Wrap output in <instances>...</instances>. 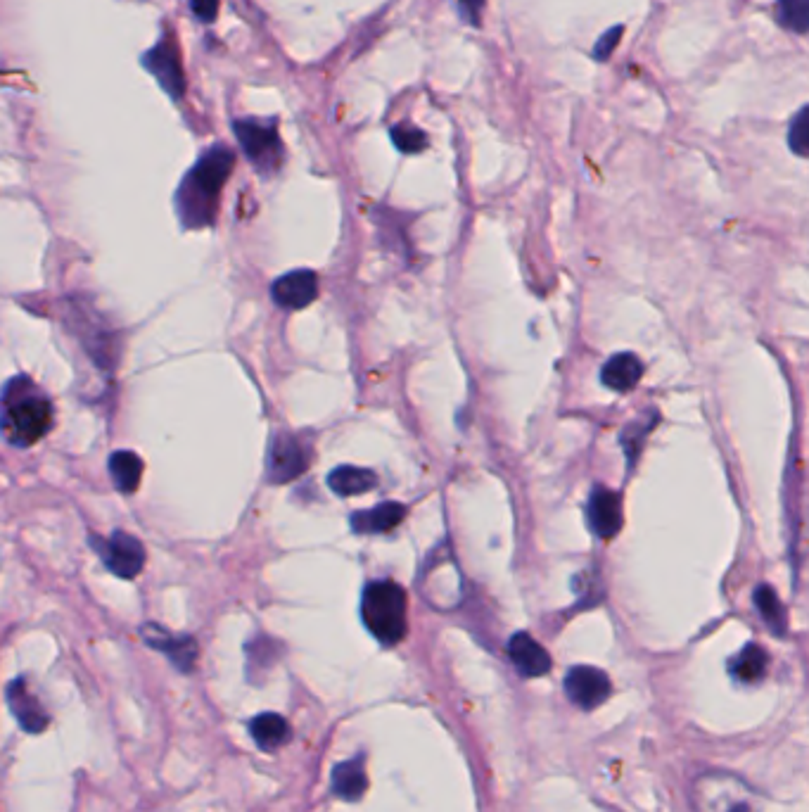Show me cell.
<instances>
[{"label": "cell", "instance_id": "obj_1", "mask_svg": "<svg viewBox=\"0 0 809 812\" xmlns=\"http://www.w3.org/2000/svg\"><path fill=\"white\" fill-rule=\"evenodd\" d=\"M233 164L235 155L226 145H214L195 162V167L188 171L186 179L178 186L174 198L176 212L183 226L205 228L214 224L221 190H224L228 176H231Z\"/></svg>", "mask_w": 809, "mask_h": 812}, {"label": "cell", "instance_id": "obj_2", "mask_svg": "<svg viewBox=\"0 0 809 812\" xmlns=\"http://www.w3.org/2000/svg\"><path fill=\"white\" fill-rule=\"evenodd\" d=\"M50 397L29 376H17L0 392V435L12 447H31L53 428Z\"/></svg>", "mask_w": 809, "mask_h": 812}, {"label": "cell", "instance_id": "obj_3", "mask_svg": "<svg viewBox=\"0 0 809 812\" xmlns=\"http://www.w3.org/2000/svg\"><path fill=\"white\" fill-rule=\"evenodd\" d=\"M361 618L380 644L394 646L406 634V594L397 582L378 580L363 589Z\"/></svg>", "mask_w": 809, "mask_h": 812}, {"label": "cell", "instance_id": "obj_4", "mask_svg": "<svg viewBox=\"0 0 809 812\" xmlns=\"http://www.w3.org/2000/svg\"><path fill=\"white\" fill-rule=\"evenodd\" d=\"M233 131L247 160L254 164V169L264 176L276 174L285 157L276 122L273 119L271 122H264V119H238L233 124Z\"/></svg>", "mask_w": 809, "mask_h": 812}, {"label": "cell", "instance_id": "obj_5", "mask_svg": "<svg viewBox=\"0 0 809 812\" xmlns=\"http://www.w3.org/2000/svg\"><path fill=\"white\" fill-rule=\"evenodd\" d=\"M91 544L98 551L110 573L121 580H131L145 566V547L138 537L129 532H112L110 537H91Z\"/></svg>", "mask_w": 809, "mask_h": 812}, {"label": "cell", "instance_id": "obj_6", "mask_svg": "<svg viewBox=\"0 0 809 812\" xmlns=\"http://www.w3.org/2000/svg\"><path fill=\"white\" fill-rule=\"evenodd\" d=\"M309 454L307 447L299 442L297 435L292 433H278L273 435L269 456H266V475L276 485H285V482L297 480L299 475L307 471Z\"/></svg>", "mask_w": 809, "mask_h": 812}, {"label": "cell", "instance_id": "obj_7", "mask_svg": "<svg viewBox=\"0 0 809 812\" xmlns=\"http://www.w3.org/2000/svg\"><path fill=\"white\" fill-rule=\"evenodd\" d=\"M143 67L155 76V81L169 93V98H183V93H186V74H183L181 55H178V48L171 41V36H164L157 46H152L143 55Z\"/></svg>", "mask_w": 809, "mask_h": 812}, {"label": "cell", "instance_id": "obj_8", "mask_svg": "<svg viewBox=\"0 0 809 812\" xmlns=\"http://www.w3.org/2000/svg\"><path fill=\"white\" fill-rule=\"evenodd\" d=\"M140 637L143 642L167 656V661L174 665L178 672L188 675V672L195 670L197 663V642L188 634H174L169 630H164L162 625L157 623H145L140 627Z\"/></svg>", "mask_w": 809, "mask_h": 812}, {"label": "cell", "instance_id": "obj_9", "mask_svg": "<svg viewBox=\"0 0 809 812\" xmlns=\"http://www.w3.org/2000/svg\"><path fill=\"white\" fill-rule=\"evenodd\" d=\"M613 684L603 670L591 668V665H577L565 677V694L568 699L582 710H594L608 699Z\"/></svg>", "mask_w": 809, "mask_h": 812}, {"label": "cell", "instance_id": "obj_10", "mask_svg": "<svg viewBox=\"0 0 809 812\" xmlns=\"http://www.w3.org/2000/svg\"><path fill=\"white\" fill-rule=\"evenodd\" d=\"M5 701H8V708L15 715L17 725L27 734H41L48 727L50 715L34 691L29 689V682L24 677H17L5 687Z\"/></svg>", "mask_w": 809, "mask_h": 812}, {"label": "cell", "instance_id": "obj_11", "mask_svg": "<svg viewBox=\"0 0 809 812\" xmlns=\"http://www.w3.org/2000/svg\"><path fill=\"white\" fill-rule=\"evenodd\" d=\"M318 295V278L314 271L297 269L290 274L280 276L271 285V297L278 307L283 309H304L316 300Z\"/></svg>", "mask_w": 809, "mask_h": 812}, {"label": "cell", "instance_id": "obj_12", "mask_svg": "<svg viewBox=\"0 0 809 812\" xmlns=\"http://www.w3.org/2000/svg\"><path fill=\"white\" fill-rule=\"evenodd\" d=\"M586 516H589V525L596 532V537L613 539L622 528L620 494L608 490V487H596L589 497Z\"/></svg>", "mask_w": 809, "mask_h": 812}, {"label": "cell", "instance_id": "obj_13", "mask_svg": "<svg viewBox=\"0 0 809 812\" xmlns=\"http://www.w3.org/2000/svg\"><path fill=\"white\" fill-rule=\"evenodd\" d=\"M508 656L522 677H541L551 670L549 651L527 632L513 634L508 642Z\"/></svg>", "mask_w": 809, "mask_h": 812}, {"label": "cell", "instance_id": "obj_14", "mask_svg": "<svg viewBox=\"0 0 809 812\" xmlns=\"http://www.w3.org/2000/svg\"><path fill=\"white\" fill-rule=\"evenodd\" d=\"M406 516V506L397 504V501H385V504L375 506V509L352 513L349 518V525L356 535H382V532H390L392 528L404 520Z\"/></svg>", "mask_w": 809, "mask_h": 812}, {"label": "cell", "instance_id": "obj_15", "mask_svg": "<svg viewBox=\"0 0 809 812\" xmlns=\"http://www.w3.org/2000/svg\"><path fill=\"white\" fill-rule=\"evenodd\" d=\"M641 376H643V364L632 352L615 354L613 359L605 361V366L601 369L603 385L615 392L634 390L636 383L641 380Z\"/></svg>", "mask_w": 809, "mask_h": 812}, {"label": "cell", "instance_id": "obj_16", "mask_svg": "<svg viewBox=\"0 0 809 812\" xmlns=\"http://www.w3.org/2000/svg\"><path fill=\"white\" fill-rule=\"evenodd\" d=\"M250 734L261 751H278L290 741V725L283 715L261 713L250 722Z\"/></svg>", "mask_w": 809, "mask_h": 812}, {"label": "cell", "instance_id": "obj_17", "mask_svg": "<svg viewBox=\"0 0 809 812\" xmlns=\"http://www.w3.org/2000/svg\"><path fill=\"white\" fill-rule=\"evenodd\" d=\"M368 789L366 767H363V756H356L345 763L335 765L333 770V791L342 801H359Z\"/></svg>", "mask_w": 809, "mask_h": 812}, {"label": "cell", "instance_id": "obj_18", "mask_svg": "<svg viewBox=\"0 0 809 812\" xmlns=\"http://www.w3.org/2000/svg\"><path fill=\"white\" fill-rule=\"evenodd\" d=\"M330 490L340 497H354V494H366L378 485L373 471L368 468H354V466H340L328 475Z\"/></svg>", "mask_w": 809, "mask_h": 812}, {"label": "cell", "instance_id": "obj_19", "mask_svg": "<svg viewBox=\"0 0 809 812\" xmlns=\"http://www.w3.org/2000/svg\"><path fill=\"white\" fill-rule=\"evenodd\" d=\"M245 656H247V680H252L254 684H259L261 677L266 675L273 668V663L278 661L280 656V646L278 642H273L271 637H254L245 646Z\"/></svg>", "mask_w": 809, "mask_h": 812}, {"label": "cell", "instance_id": "obj_20", "mask_svg": "<svg viewBox=\"0 0 809 812\" xmlns=\"http://www.w3.org/2000/svg\"><path fill=\"white\" fill-rule=\"evenodd\" d=\"M767 665H769L767 651H764L760 644H748L743 646V651L738 653V656L731 658L729 672L738 682L753 684L762 680L764 672H767Z\"/></svg>", "mask_w": 809, "mask_h": 812}, {"label": "cell", "instance_id": "obj_21", "mask_svg": "<svg viewBox=\"0 0 809 812\" xmlns=\"http://www.w3.org/2000/svg\"><path fill=\"white\" fill-rule=\"evenodd\" d=\"M110 475L114 487L121 494H131L138 490L140 478H143V461H140L138 454L133 452H114L110 456Z\"/></svg>", "mask_w": 809, "mask_h": 812}, {"label": "cell", "instance_id": "obj_22", "mask_svg": "<svg viewBox=\"0 0 809 812\" xmlns=\"http://www.w3.org/2000/svg\"><path fill=\"white\" fill-rule=\"evenodd\" d=\"M753 601L757 606V613L762 615V620L767 623L769 630H772L774 634H779V637H783L788 630V618H786V608H783L781 599L776 596L774 589L769 585H760L755 589Z\"/></svg>", "mask_w": 809, "mask_h": 812}, {"label": "cell", "instance_id": "obj_23", "mask_svg": "<svg viewBox=\"0 0 809 812\" xmlns=\"http://www.w3.org/2000/svg\"><path fill=\"white\" fill-rule=\"evenodd\" d=\"M779 22L793 34L805 36L809 29V0H779Z\"/></svg>", "mask_w": 809, "mask_h": 812}, {"label": "cell", "instance_id": "obj_24", "mask_svg": "<svg viewBox=\"0 0 809 812\" xmlns=\"http://www.w3.org/2000/svg\"><path fill=\"white\" fill-rule=\"evenodd\" d=\"M390 136H392V143L397 145L404 155H418V152H423L425 145H428L425 133L420 131L418 126H411V124L392 126Z\"/></svg>", "mask_w": 809, "mask_h": 812}, {"label": "cell", "instance_id": "obj_25", "mask_svg": "<svg viewBox=\"0 0 809 812\" xmlns=\"http://www.w3.org/2000/svg\"><path fill=\"white\" fill-rule=\"evenodd\" d=\"M653 425H655V414L651 416V421H648V423L636 421V423L629 425V428L622 433V447H624V452H627L629 463L636 461V454H639L643 437L651 433Z\"/></svg>", "mask_w": 809, "mask_h": 812}, {"label": "cell", "instance_id": "obj_26", "mask_svg": "<svg viewBox=\"0 0 809 812\" xmlns=\"http://www.w3.org/2000/svg\"><path fill=\"white\" fill-rule=\"evenodd\" d=\"M807 107H800V112L795 114L791 129H788V145L798 157L807 155Z\"/></svg>", "mask_w": 809, "mask_h": 812}, {"label": "cell", "instance_id": "obj_27", "mask_svg": "<svg viewBox=\"0 0 809 812\" xmlns=\"http://www.w3.org/2000/svg\"><path fill=\"white\" fill-rule=\"evenodd\" d=\"M622 27H613V29H608L605 31V34L598 38L596 41V46H594V60H598V62H605L608 60L610 55H613V50L617 48V43H620V38H622Z\"/></svg>", "mask_w": 809, "mask_h": 812}, {"label": "cell", "instance_id": "obj_28", "mask_svg": "<svg viewBox=\"0 0 809 812\" xmlns=\"http://www.w3.org/2000/svg\"><path fill=\"white\" fill-rule=\"evenodd\" d=\"M190 8L200 22H214L216 12H219V0H190Z\"/></svg>", "mask_w": 809, "mask_h": 812}, {"label": "cell", "instance_id": "obj_29", "mask_svg": "<svg viewBox=\"0 0 809 812\" xmlns=\"http://www.w3.org/2000/svg\"><path fill=\"white\" fill-rule=\"evenodd\" d=\"M482 5H484V0H461V12H463V17L470 19V22H473V24H477V17H480Z\"/></svg>", "mask_w": 809, "mask_h": 812}]
</instances>
